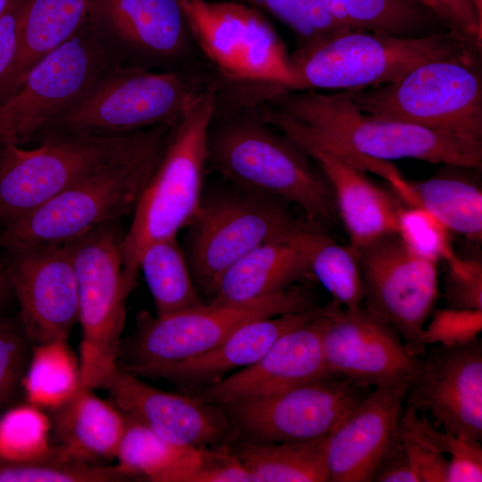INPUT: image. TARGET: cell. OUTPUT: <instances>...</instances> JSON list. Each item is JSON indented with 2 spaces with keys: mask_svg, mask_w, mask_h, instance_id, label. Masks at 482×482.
Here are the masks:
<instances>
[{
  "mask_svg": "<svg viewBox=\"0 0 482 482\" xmlns=\"http://www.w3.org/2000/svg\"><path fill=\"white\" fill-rule=\"evenodd\" d=\"M259 102L294 120L345 160L383 178L401 200L410 197V182L393 160L412 158L477 170L482 167L481 141L370 117L356 108L345 90H285Z\"/></svg>",
  "mask_w": 482,
  "mask_h": 482,
  "instance_id": "1",
  "label": "cell"
},
{
  "mask_svg": "<svg viewBox=\"0 0 482 482\" xmlns=\"http://www.w3.org/2000/svg\"><path fill=\"white\" fill-rule=\"evenodd\" d=\"M207 169L236 187L299 206L320 226L339 219L318 166L263 119L255 102L241 95L217 88L207 136Z\"/></svg>",
  "mask_w": 482,
  "mask_h": 482,
  "instance_id": "2",
  "label": "cell"
},
{
  "mask_svg": "<svg viewBox=\"0 0 482 482\" xmlns=\"http://www.w3.org/2000/svg\"><path fill=\"white\" fill-rule=\"evenodd\" d=\"M216 82L209 66L154 71L123 64L54 120L39 136H115L176 126Z\"/></svg>",
  "mask_w": 482,
  "mask_h": 482,
  "instance_id": "3",
  "label": "cell"
},
{
  "mask_svg": "<svg viewBox=\"0 0 482 482\" xmlns=\"http://www.w3.org/2000/svg\"><path fill=\"white\" fill-rule=\"evenodd\" d=\"M174 127L103 136L49 133L33 149L0 148V227L29 213L109 163L137 155L170 137Z\"/></svg>",
  "mask_w": 482,
  "mask_h": 482,
  "instance_id": "4",
  "label": "cell"
},
{
  "mask_svg": "<svg viewBox=\"0 0 482 482\" xmlns=\"http://www.w3.org/2000/svg\"><path fill=\"white\" fill-rule=\"evenodd\" d=\"M216 91L215 83L175 127L158 168L135 206L132 222L121 243L129 293L135 285L145 248L157 240L176 238L200 209Z\"/></svg>",
  "mask_w": 482,
  "mask_h": 482,
  "instance_id": "5",
  "label": "cell"
},
{
  "mask_svg": "<svg viewBox=\"0 0 482 482\" xmlns=\"http://www.w3.org/2000/svg\"><path fill=\"white\" fill-rule=\"evenodd\" d=\"M481 53L470 50L421 63L399 79L345 90L362 112L482 142Z\"/></svg>",
  "mask_w": 482,
  "mask_h": 482,
  "instance_id": "6",
  "label": "cell"
},
{
  "mask_svg": "<svg viewBox=\"0 0 482 482\" xmlns=\"http://www.w3.org/2000/svg\"><path fill=\"white\" fill-rule=\"evenodd\" d=\"M317 306L308 284H298L247 302H205L162 316L141 312L132 334L121 338L117 366L143 378L151 370L212 349L253 320L302 312Z\"/></svg>",
  "mask_w": 482,
  "mask_h": 482,
  "instance_id": "7",
  "label": "cell"
},
{
  "mask_svg": "<svg viewBox=\"0 0 482 482\" xmlns=\"http://www.w3.org/2000/svg\"><path fill=\"white\" fill-rule=\"evenodd\" d=\"M470 50L479 52L450 30L416 37L347 30L290 54L293 83L288 90L339 91L382 85L421 63Z\"/></svg>",
  "mask_w": 482,
  "mask_h": 482,
  "instance_id": "8",
  "label": "cell"
},
{
  "mask_svg": "<svg viewBox=\"0 0 482 482\" xmlns=\"http://www.w3.org/2000/svg\"><path fill=\"white\" fill-rule=\"evenodd\" d=\"M170 137L137 155L99 168L7 224L0 230V248L62 245L98 225L133 212Z\"/></svg>",
  "mask_w": 482,
  "mask_h": 482,
  "instance_id": "9",
  "label": "cell"
},
{
  "mask_svg": "<svg viewBox=\"0 0 482 482\" xmlns=\"http://www.w3.org/2000/svg\"><path fill=\"white\" fill-rule=\"evenodd\" d=\"M126 64L89 20L37 62L0 102V148L27 144L116 68ZM128 65V64H127Z\"/></svg>",
  "mask_w": 482,
  "mask_h": 482,
  "instance_id": "10",
  "label": "cell"
},
{
  "mask_svg": "<svg viewBox=\"0 0 482 482\" xmlns=\"http://www.w3.org/2000/svg\"><path fill=\"white\" fill-rule=\"evenodd\" d=\"M218 84L270 94L290 89V54L264 13L230 0H179Z\"/></svg>",
  "mask_w": 482,
  "mask_h": 482,
  "instance_id": "11",
  "label": "cell"
},
{
  "mask_svg": "<svg viewBox=\"0 0 482 482\" xmlns=\"http://www.w3.org/2000/svg\"><path fill=\"white\" fill-rule=\"evenodd\" d=\"M118 220L98 225L65 243L78 288L81 327V386L100 389L117 369L129 294L123 276Z\"/></svg>",
  "mask_w": 482,
  "mask_h": 482,
  "instance_id": "12",
  "label": "cell"
},
{
  "mask_svg": "<svg viewBox=\"0 0 482 482\" xmlns=\"http://www.w3.org/2000/svg\"><path fill=\"white\" fill-rule=\"evenodd\" d=\"M287 202L233 186L204 198L188 224L184 252L195 287L207 302L222 274L260 245L284 239L303 220Z\"/></svg>",
  "mask_w": 482,
  "mask_h": 482,
  "instance_id": "13",
  "label": "cell"
},
{
  "mask_svg": "<svg viewBox=\"0 0 482 482\" xmlns=\"http://www.w3.org/2000/svg\"><path fill=\"white\" fill-rule=\"evenodd\" d=\"M370 391L344 378H318L222 406L239 440L303 442L328 436Z\"/></svg>",
  "mask_w": 482,
  "mask_h": 482,
  "instance_id": "14",
  "label": "cell"
},
{
  "mask_svg": "<svg viewBox=\"0 0 482 482\" xmlns=\"http://www.w3.org/2000/svg\"><path fill=\"white\" fill-rule=\"evenodd\" d=\"M362 305L390 322L408 349L425 354L423 332L438 298L437 263L418 257L396 233L357 251Z\"/></svg>",
  "mask_w": 482,
  "mask_h": 482,
  "instance_id": "15",
  "label": "cell"
},
{
  "mask_svg": "<svg viewBox=\"0 0 482 482\" xmlns=\"http://www.w3.org/2000/svg\"><path fill=\"white\" fill-rule=\"evenodd\" d=\"M88 20L128 65L154 71L209 66L179 0H91Z\"/></svg>",
  "mask_w": 482,
  "mask_h": 482,
  "instance_id": "16",
  "label": "cell"
},
{
  "mask_svg": "<svg viewBox=\"0 0 482 482\" xmlns=\"http://www.w3.org/2000/svg\"><path fill=\"white\" fill-rule=\"evenodd\" d=\"M404 406L428 413L442 430L481 442V339L440 343L427 350L409 382Z\"/></svg>",
  "mask_w": 482,
  "mask_h": 482,
  "instance_id": "17",
  "label": "cell"
},
{
  "mask_svg": "<svg viewBox=\"0 0 482 482\" xmlns=\"http://www.w3.org/2000/svg\"><path fill=\"white\" fill-rule=\"evenodd\" d=\"M323 353L329 378L366 387L410 382L420 359L386 320L363 305L347 309L334 300L328 303Z\"/></svg>",
  "mask_w": 482,
  "mask_h": 482,
  "instance_id": "18",
  "label": "cell"
},
{
  "mask_svg": "<svg viewBox=\"0 0 482 482\" xmlns=\"http://www.w3.org/2000/svg\"><path fill=\"white\" fill-rule=\"evenodd\" d=\"M6 251L4 264L29 339L33 345L68 340L79 321V303L66 245H29Z\"/></svg>",
  "mask_w": 482,
  "mask_h": 482,
  "instance_id": "19",
  "label": "cell"
},
{
  "mask_svg": "<svg viewBox=\"0 0 482 482\" xmlns=\"http://www.w3.org/2000/svg\"><path fill=\"white\" fill-rule=\"evenodd\" d=\"M263 119L295 142L326 178L349 238L357 251L375 240L396 233L397 219L405 206L391 191L371 181L354 164L309 134L297 122L268 106L258 104Z\"/></svg>",
  "mask_w": 482,
  "mask_h": 482,
  "instance_id": "20",
  "label": "cell"
},
{
  "mask_svg": "<svg viewBox=\"0 0 482 482\" xmlns=\"http://www.w3.org/2000/svg\"><path fill=\"white\" fill-rule=\"evenodd\" d=\"M100 389L120 411L162 438L197 448L233 445L239 434L223 406L158 389L119 368Z\"/></svg>",
  "mask_w": 482,
  "mask_h": 482,
  "instance_id": "21",
  "label": "cell"
},
{
  "mask_svg": "<svg viewBox=\"0 0 482 482\" xmlns=\"http://www.w3.org/2000/svg\"><path fill=\"white\" fill-rule=\"evenodd\" d=\"M327 322L328 304L320 315L281 336L254 363L187 395L222 406L329 378L323 353Z\"/></svg>",
  "mask_w": 482,
  "mask_h": 482,
  "instance_id": "22",
  "label": "cell"
},
{
  "mask_svg": "<svg viewBox=\"0 0 482 482\" xmlns=\"http://www.w3.org/2000/svg\"><path fill=\"white\" fill-rule=\"evenodd\" d=\"M408 386L401 381L375 386L328 436V482H372L401 436Z\"/></svg>",
  "mask_w": 482,
  "mask_h": 482,
  "instance_id": "23",
  "label": "cell"
},
{
  "mask_svg": "<svg viewBox=\"0 0 482 482\" xmlns=\"http://www.w3.org/2000/svg\"><path fill=\"white\" fill-rule=\"evenodd\" d=\"M324 306L253 320L241 326L212 349L146 372L143 378L162 379L187 394L214 385L258 361L285 333L317 317Z\"/></svg>",
  "mask_w": 482,
  "mask_h": 482,
  "instance_id": "24",
  "label": "cell"
},
{
  "mask_svg": "<svg viewBox=\"0 0 482 482\" xmlns=\"http://www.w3.org/2000/svg\"><path fill=\"white\" fill-rule=\"evenodd\" d=\"M80 386L64 403L47 411L54 445L72 459L107 464L116 459L126 419L112 402Z\"/></svg>",
  "mask_w": 482,
  "mask_h": 482,
  "instance_id": "25",
  "label": "cell"
},
{
  "mask_svg": "<svg viewBox=\"0 0 482 482\" xmlns=\"http://www.w3.org/2000/svg\"><path fill=\"white\" fill-rule=\"evenodd\" d=\"M91 0H25L17 24L14 57L0 78V102L37 62L75 35L87 21Z\"/></svg>",
  "mask_w": 482,
  "mask_h": 482,
  "instance_id": "26",
  "label": "cell"
},
{
  "mask_svg": "<svg viewBox=\"0 0 482 482\" xmlns=\"http://www.w3.org/2000/svg\"><path fill=\"white\" fill-rule=\"evenodd\" d=\"M314 280L303 253L286 239L265 242L220 277L207 302L241 303Z\"/></svg>",
  "mask_w": 482,
  "mask_h": 482,
  "instance_id": "27",
  "label": "cell"
},
{
  "mask_svg": "<svg viewBox=\"0 0 482 482\" xmlns=\"http://www.w3.org/2000/svg\"><path fill=\"white\" fill-rule=\"evenodd\" d=\"M124 416L126 426L116 460L126 472L152 482H194L209 447L172 443L132 417Z\"/></svg>",
  "mask_w": 482,
  "mask_h": 482,
  "instance_id": "28",
  "label": "cell"
},
{
  "mask_svg": "<svg viewBox=\"0 0 482 482\" xmlns=\"http://www.w3.org/2000/svg\"><path fill=\"white\" fill-rule=\"evenodd\" d=\"M285 239L305 256L311 272L332 296L347 309H355L364 301V286L356 252L344 246L323 231L321 226L303 220Z\"/></svg>",
  "mask_w": 482,
  "mask_h": 482,
  "instance_id": "29",
  "label": "cell"
},
{
  "mask_svg": "<svg viewBox=\"0 0 482 482\" xmlns=\"http://www.w3.org/2000/svg\"><path fill=\"white\" fill-rule=\"evenodd\" d=\"M327 437L270 444L238 440L233 450L256 482H328Z\"/></svg>",
  "mask_w": 482,
  "mask_h": 482,
  "instance_id": "30",
  "label": "cell"
},
{
  "mask_svg": "<svg viewBox=\"0 0 482 482\" xmlns=\"http://www.w3.org/2000/svg\"><path fill=\"white\" fill-rule=\"evenodd\" d=\"M321 1L331 17L350 30L416 37L438 32L436 28L442 26L423 0Z\"/></svg>",
  "mask_w": 482,
  "mask_h": 482,
  "instance_id": "31",
  "label": "cell"
},
{
  "mask_svg": "<svg viewBox=\"0 0 482 482\" xmlns=\"http://www.w3.org/2000/svg\"><path fill=\"white\" fill-rule=\"evenodd\" d=\"M410 184L414 206L429 212L450 231L481 243L482 191L478 184L452 172Z\"/></svg>",
  "mask_w": 482,
  "mask_h": 482,
  "instance_id": "32",
  "label": "cell"
},
{
  "mask_svg": "<svg viewBox=\"0 0 482 482\" xmlns=\"http://www.w3.org/2000/svg\"><path fill=\"white\" fill-rule=\"evenodd\" d=\"M157 316L175 313L205 303L193 279L184 251L176 238L149 244L139 259Z\"/></svg>",
  "mask_w": 482,
  "mask_h": 482,
  "instance_id": "33",
  "label": "cell"
},
{
  "mask_svg": "<svg viewBox=\"0 0 482 482\" xmlns=\"http://www.w3.org/2000/svg\"><path fill=\"white\" fill-rule=\"evenodd\" d=\"M80 386L79 359L68 340L33 345L22 378L24 402L47 411L68 401Z\"/></svg>",
  "mask_w": 482,
  "mask_h": 482,
  "instance_id": "34",
  "label": "cell"
},
{
  "mask_svg": "<svg viewBox=\"0 0 482 482\" xmlns=\"http://www.w3.org/2000/svg\"><path fill=\"white\" fill-rule=\"evenodd\" d=\"M62 448L51 438L48 413L27 402L0 414V461L27 462L48 459Z\"/></svg>",
  "mask_w": 482,
  "mask_h": 482,
  "instance_id": "35",
  "label": "cell"
},
{
  "mask_svg": "<svg viewBox=\"0 0 482 482\" xmlns=\"http://www.w3.org/2000/svg\"><path fill=\"white\" fill-rule=\"evenodd\" d=\"M135 479L118 463L79 461L71 458L62 448L54 456L45 460L27 462L0 461V482H126Z\"/></svg>",
  "mask_w": 482,
  "mask_h": 482,
  "instance_id": "36",
  "label": "cell"
},
{
  "mask_svg": "<svg viewBox=\"0 0 482 482\" xmlns=\"http://www.w3.org/2000/svg\"><path fill=\"white\" fill-rule=\"evenodd\" d=\"M273 15L295 35V50L312 48L349 30L335 21L321 0H230Z\"/></svg>",
  "mask_w": 482,
  "mask_h": 482,
  "instance_id": "37",
  "label": "cell"
},
{
  "mask_svg": "<svg viewBox=\"0 0 482 482\" xmlns=\"http://www.w3.org/2000/svg\"><path fill=\"white\" fill-rule=\"evenodd\" d=\"M33 345L19 317L0 319V412L23 399L22 378Z\"/></svg>",
  "mask_w": 482,
  "mask_h": 482,
  "instance_id": "38",
  "label": "cell"
},
{
  "mask_svg": "<svg viewBox=\"0 0 482 482\" xmlns=\"http://www.w3.org/2000/svg\"><path fill=\"white\" fill-rule=\"evenodd\" d=\"M396 234L413 254L438 263L454 253L450 230L420 206H403L397 219Z\"/></svg>",
  "mask_w": 482,
  "mask_h": 482,
  "instance_id": "39",
  "label": "cell"
},
{
  "mask_svg": "<svg viewBox=\"0 0 482 482\" xmlns=\"http://www.w3.org/2000/svg\"><path fill=\"white\" fill-rule=\"evenodd\" d=\"M401 429L411 440L428 450L449 454L450 461L482 459L480 441L458 437L430 423L426 414L405 407Z\"/></svg>",
  "mask_w": 482,
  "mask_h": 482,
  "instance_id": "40",
  "label": "cell"
},
{
  "mask_svg": "<svg viewBox=\"0 0 482 482\" xmlns=\"http://www.w3.org/2000/svg\"><path fill=\"white\" fill-rule=\"evenodd\" d=\"M444 298L446 308L482 310V262L453 253L446 261Z\"/></svg>",
  "mask_w": 482,
  "mask_h": 482,
  "instance_id": "41",
  "label": "cell"
},
{
  "mask_svg": "<svg viewBox=\"0 0 482 482\" xmlns=\"http://www.w3.org/2000/svg\"><path fill=\"white\" fill-rule=\"evenodd\" d=\"M442 26L481 52L482 0H423Z\"/></svg>",
  "mask_w": 482,
  "mask_h": 482,
  "instance_id": "42",
  "label": "cell"
},
{
  "mask_svg": "<svg viewBox=\"0 0 482 482\" xmlns=\"http://www.w3.org/2000/svg\"><path fill=\"white\" fill-rule=\"evenodd\" d=\"M481 319L482 310H438L428 328H424L423 341L427 345L430 337H441L442 343H451L477 337L481 329Z\"/></svg>",
  "mask_w": 482,
  "mask_h": 482,
  "instance_id": "43",
  "label": "cell"
},
{
  "mask_svg": "<svg viewBox=\"0 0 482 482\" xmlns=\"http://www.w3.org/2000/svg\"><path fill=\"white\" fill-rule=\"evenodd\" d=\"M372 482H419L403 433L381 461Z\"/></svg>",
  "mask_w": 482,
  "mask_h": 482,
  "instance_id": "44",
  "label": "cell"
},
{
  "mask_svg": "<svg viewBox=\"0 0 482 482\" xmlns=\"http://www.w3.org/2000/svg\"><path fill=\"white\" fill-rule=\"evenodd\" d=\"M403 436L419 482H446L448 459L445 454L420 446L403 433Z\"/></svg>",
  "mask_w": 482,
  "mask_h": 482,
  "instance_id": "45",
  "label": "cell"
},
{
  "mask_svg": "<svg viewBox=\"0 0 482 482\" xmlns=\"http://www.w3.org/2000/svg\"><path fill=\"white\" fill-rule=\"evenodd\" d=\"M25 0H9L0 15V78L10 66L16 50L17 24Z\"/></svg>",
  "mask_w": 482,
  "mask_h": 482,
  "instance_id": "46",
  "label": "cell"
},
{
  "mask_svg": "<svg viewBox=\"0 0 482 482\" xmlns=\"http://www.w3.org/2000/svg\"><path fill=\"white\" fill-rule=\"evenodd\" d=\"M12 297H14V295L7 277L4 264L0 262V319L5 318L3 315V311Z\"/></svg>",
  "mask_w": 482,
  "mask_h": 482,
  "instance_id": "47",
  "label": "cell"
},
{
  "mask_svg": "<svg viewBox=\"0 0 482 482\" xmlns=\"http://www.w3.org/2000/svg\"><path fill=\"white\" fill-rule=\"evenodd\" d=\"M8 1L9 0H0V15L3 12V11L4 10Z\"/></svg>",
  "mask_w": 482,
  "mask_h": 482,
  "instance_id": "48",
  "label": "cell"
}]
</instances>
